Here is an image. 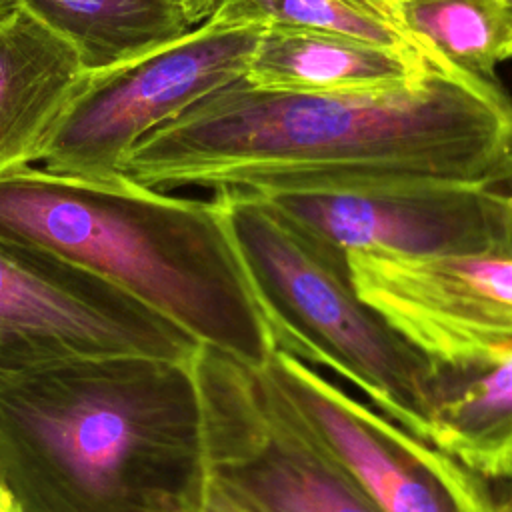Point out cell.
Instances as JSON below:
<instances>
[{
    "label": "cell",
    "instance_id": "obj_1",
    "mask_svg": "<svg viewBox=\"0 0 512 512\" xmlns=\"http://www.w3.org/2000/svg\"><path fill=\"white\" fill-rule=\"evenodd\" d=\"M510 154L512 100L496 80L428 74L392 90L284 92L242 76L142 136L120 174L162 192L482 184Z\"/></svg>",
    "mask_w": 512,
    "mask_h": 512
},
{
    "label": "cell",
    "instance_id": "obj_2",
    "mask_svg": "<svg viewBox=\"0 0 512 512\" xmlns=\"http://www.w3.org/2000/svg\"><path fill=\"white\" fill-rule=\"evenodd\" d=\"M192 358H82L4 384L0 480L26 512H200Z\"/></svg>",
    "mask_w": 512,
    "mask_h": 512
},
{
    "label": "cell",
    "instance_id": "obj_3",
    "mask_svg": "<svg viewBox=\"0 0 512 512\" xmlns=\"http://www.w3.org/2000/svg\"><path fill=\"white\" fill-rule=\"evenodd\" d=\"M0 242L74 264L252 368L276 350L214 198L28 164L0 174Z\"/></svg>",
    "mask_w": 512,
    "mask_h": 512
},
{
    "label": "cell",
    "instance_id": "obj_4",
    "mask_svg": "<svg viewBox=\"0 0 512 512\" xmlns=\"http://www.w3.org/2000/svg\"><path fill=\"white\" fill-rule=\"evenodd\" d=\"M276 350L324 366L372 406L428 440L440 372L360 298L346 252L304 232L262 196L214 190Z\"/></svg>",
    "mask_w": 512,
    "mask_h": 512
},
{
    "label": "cell",
    "instance_id": "obj_5",
    "mask_svg": "<svg viewBox=\"0 0 512 512\" xmlns=\"http://www.w3.org/2000/svg\"><path fill=\"white\" fill-rule=\"evenodd\" d=\"M208 482L246 512H378L268 380L214 348L192 358Z\"/></svg>",
    "mask_w": 512,
    "mask_h": 512
},
{
    "label": "cell",
    "instance_id": "obj_6",
    "mask_svg": "<svg viewBox=\"0 0 512 512\" xmlns=\"http://www.w3.org/2000/svg\"><path fill=\"white\" fill-rule=\"evenodd\" d=\"M264 30L212 16L128 62L88 72L42 148L44 168L122 176V160L142 136L246 74Z\"/></svg>",
    "mask_w": 512,
    "mask_h": 512
},
{
    "label": "cell",
    "instance_id": "obj_7",
    "mask_svg": "<svg viewBox=\"0 0 512 512\" xmlns=\"http://www.w3.org/2000/svg\"><path fill=\"white\" fill-rule=\"evenodd\" d=\"M200 344L106 280L0 242V388L36 370L100 356L190 360Z\"/></svg>",
    "mask_w": 512,
    "mask_h": 512
},
{
    "label": "cell",
    "instance_id": "obj_8",
    "mask_svg": "<svg viewBox=\"0 0 512 512\" xmlns=\"http://www.w3.org/2000/svg\"><path fill=\"white\" fill-rule=\"evenodd\" d=\"M262 370L378 512H504L488 480L302 360L274 350Z\"/></svg>",
    "mask_w": 512,
    "mask_h": 512
},
{
    "label": "cell",
    "instance_id": "obj_9",
    "mask_svg": "<svg viewBox=\"0 0 512 512\" xmlns=\"http://www.w3.org/2000/svg\"><path fill=\"white\" fill-rule=\"evenodd\" d=\"M352 284L438 372L512 358V260L346 252Z\"/></svg>",
    "mask_w": 512,
    "mask_h": 512
},
{
    "label": "cell",
    "instance_id": "obj_10",
    "mask_svg": "<svg viewBox=\"0 0 512 512\" xmlns=\"http://www.w3.org/2000/svg\"><path fill=\"white\" fill-rule=\"evenodd\" d=\"M262 196L304 232L344 250L502 256L512 206L472 182H394Z\"/></svg>",
    "mask_w": 512,
    "mask_h": 512
},
{
    "label": "cell",
    "instance_id": "obj_11",
    "mask_svg": "<svg viewBox=\"0 0 512 512\" xmlns=\"http://www.w3.org/2000/svg\"><path fill=\"white\" fill-rule=\"evenodd\" d=\"M86 74L74 46L22 8L0 20V174L40 160Z\"/></svg>",
    "mask_w": 512,
    "mask_h": 512
},
{
    "label": "cell",
    "instance_id": "obj_12",
    "mask_svg": "<svg viewBox=\"0 0 512 512\" xmlns=\"http://www.w3.org/2000/svg\"><path fill=\"white\" fill-rule=\"evenodd\" d=\"M434 74L422 62L356 38L308 28L268 26L244 78L266 90H392Z\"/></svg>",
    "mask_w": 512,
    "mask_h": 512
},
{
    "label": "cell",
    "instance_id": "obj_13",
    "mask_svg": "<svg viewBox=\"0 0 512 512\" xmlns=\"http://www.w3.org/2000/svg\"><path fill=\"white\" fill-rule=\"evenodd\" d=\"M100 72L172 42L190 28L172 0H14Z\"/></svg>",
    "mask_w": 512,
    "mask_h": 512
},
{
    "label": "cell",
    "instance_id": "obj_14",
    "mask_svg": "<svg viewBox=\"0 0 512 512\" xmlns=\"http://www.w3.org/2000/svg\"><path fill=\"white\" fill-rule=\"evenodd\" d=\"M428 442L488 482L512 480V358L444 374Z\"/></svg>",
    "mask_w": 512,
    "mask_h": 512
},
{
    "label": "cell",
    "instance_id": "obj_15",
    "mask_svg": "<svg viewBox=\"0 0 512 512\" xmlns=\"http://www.w3.org/2000/svg\"><path fill=\"white\" fill-rule=\"evenodd\" d=\"M212 16L232 24L340 34L410 56L434 74H464L402 22L394 0H224Z\"/></svg>",
    "mask_w": 512,
    "mask_h": 512
},
{
    "label": "cell",
    "instance_id": "obj_16",
    "mask_svg": "<svg viewBox=\"0 0 512 512\" xmlns=\"http://www.w3.org/2000/svg\"><path fill=\"white\" fill-rule=\"evenodd\" d=\"M402 22L456 70L496 80L502 62V28L482 0H394Z\"/></svg>",
    "mask_w": 512,
    "mask_h": 512
},
{
    "label": "cell",
    "instance_id": "obj_17",
    "mask_svg": "<svg viewBox=\"0 0 512 512\" xmlns=\"http://www.w3.org/2000/svg\"><path fill=\"white\" fill-rule=\"evenodd\" d=\"M486 190L506 198L512 206V154L506 158V162L486 180L482 182ZM504 258L512 260V218H510V228H508V236H506V244H504Z\"/></svg>",
    "mask_w": 512,
    "mask_h": 512
},
{
    "label": "cell",
    "instance_id": "obj_18",
    "mask_svg": "<svg viewBox=\"0 0 512 512\" xmlns=\"http://www.w3.org/2000/svg\"><path fill=\"white\" fill-rule=\"evenodd\" d=\"M184 14L190 26H198L206 22L220 6L224 0H172Z\"/></svg>",
    "mask_w": 512,
    "mask_h": 512
},
{
    "label": "cell",
    "instance_id": "obj_19",
    "mask_svg": "<svg viewBox=\"0 0 512 512\" xmlns=\"http://www.w3.org/2000/svg\"><path fill=\"white\" fill-rule=\"evenodd\" d=\"M482 2L488 4L498 16L502 36H504L502 60H510L512 58V0H482Z\"/></svg>",
    "mask_w": 512,
    "mask_h": 512
},
{
    "label": "cell",
    "instance_id": "obj_20",
    "mask_svg": "<svg viewBox=\"0 0 512 512\" xmlns=\"http://www.w3.org/2000/svg\"><path fill=\"white\" fill-rule=\"evenodd\" d=\"M200 512H246V510L240 508L232 498H228L224 492H220L214 484L208 482Z\"/></svg>",
    "mask_w": 512,
    "mask_h": 512
},
{
    "label": "cell",
    "instance_id": "obj_21",
    "mask_svg": "<svg viewBox=\"0 0 512 512\" xmlns=\"http://www.w3.org/2000/svg\"><path fill=\"white\" fill-rule=\"evenodd\" d=\"M0 512H26L22 504L14 498V494L0 480Z\"/></svg>",
    "mask_w": 512,
    "mask_h": 512
},
{
    "label": "cell",
    "instance_id": "obj_22",
    "mask_svg": "<svg viewBox=\"0 0 512 512\" xmlns=\"http://www.w3.org/2000/svg\"><path fill=\"white\" fill-rule=\"evenodd\" d=\"M14 8H16V2H14V0H0V20H2L6 14H10Z\"/></svg>",
    "mask_w": 512,
    "mask_h": 512
},
{
    "label": "cell",
    "instance_id": "obj_23",
    "mask_svg": "<svg viewBox=\"0 0 512 512\" xmlns=\"http://www.w3.org/2000/svg\"><path fill=\"white\" fill-rule=\"evenodd\" d=\"M500 504H502L504 512H512V480L508 482V492H506V498H504V502H500Z\"/></svg>",
    "mask_w": 512,
    "mask_h": 512
}]
</instances>
